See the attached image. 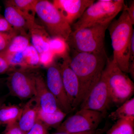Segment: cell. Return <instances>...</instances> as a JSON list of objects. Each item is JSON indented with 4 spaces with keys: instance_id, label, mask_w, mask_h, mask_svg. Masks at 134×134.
Instances as JSON below:
<instances>
[{
    "instance_id": "obj_23",
    "label": "cell",
    "mask_w": 134,
    "mask_h": 134,
    "mask_svg": "<svg viewBox=\"0 0 134 134\" xmlns=\"http://www.w3.org/2000/svg\"><path fill=\"white\" fill-rule=\"evenodd\" d=\"M23 56L26 69L36 68L40 65L39 54L31 44L23 52Z\"/></svg>"
},
{
    "instance_id": "obj_3",
    "label": "cell",
    "mask_w": 134,
    "mask_h": 134,
    "mask_svg": "<svg viewBox=\"0 0 134 134\" xmlns=\"http://www.w3.org/2000/svg\"><path fill=\"white\" fill-rule=\"evenodd\" d=\"M125 6L123 0H99L87 8L73 24V31L99 25H109Z\"/></svg>"
},
{
    "instance_id": "obj_20",
    "label": "cell",
    "mask_w": 134,
    "mask_h": 134,
    "mask_svg": "<svg viewBox=\"0 0 134 134\" xmlns=\"http://www.w3.org/2000/svg\"><path fill=\"white\" fill-rule=\"evenodd\" d=\"M113 121L124 119H134V98H130L118 107L108 115Z\"/></svg>"
},
{
    "instance_id": "obj_16",
    "label": "cell",
    "mask_w": 134,
    "mask_h": 134,
    "mask_svg": "<svg viewBox=\"0 0 134 134\" xmlns=\"http://www.w3.org/2000/svg\"><path fill=\"white\" fill-rule=\"evenodd\" d=\"M32 46L39 54L49 50L51 37L44 26L34 23L29 30Z\"/></svg>"
},
{
    "instance_id": "obj_32",
    "label": "cell",
    "mask_w": 134,
    "mask_h": 134,
    "mask_svg": "<svg viewBox=\"0 0 134 134\" xmlns=\"http://www.w3.org/2000/svg\"><path fill=\"white\" fill-rule=\"evenodd\" d=\"M103 129H97L92 131L87 132H78V133H66V132H57L53 134H101L104 132Z\"/></svg>"
},
{
    "instance_id": "obj_10",
    "label": "cell",
    "mask_w": 134,
    "mask_h": 134,
    "mask_svg": "<svg viewBox=\"0 0 134 134\" xmlns=\"http://www.w3.org/2000/svg\"><path fill=\"white\" fill-rule=\"evenodd\" d=\"M46 82L61 110L67 114L74 110L70 103L63 86L59 66L53 64L48 67Z\"/></svg>"
},
{
    "instance_id": "obj_14",
    "label": "cell",
    "mask_w": 134,
    "mask_h": 134,
    "mask_svg": "<svg viewBox=\"0 0 134 134\" xmlns=\"http://www.w3.org/2000/svg\"><path fill=\"white\" fill-rule=\"evenodd\" d=\"M4 17L12 28L21 34L26 35L35 23V18L25 14L13 5L5 2Z\"/></svg>"
},
{
    "instance_id": "obj_31",
    "label": "cell",
    "mask_w": 134,
    "mask_h": 134,
    "mask_svg": "<svg viewBox=\"0 0 134 134\" xmlns=\"http://www.w3.org/2000/svg\"><path fill=\"white\" fill-rule=\"evenodd\" d=\"M124 9L126 10L128 15L130 19V21L132 24H134V1H132L130 2L129 7L125 6Z\"/></svg>"
},
{
    "instance_id": "obj_30",
    "label": "cell",
    "mask_w": 134,
    "mask_h": 134,
    "mask_svg": "<svg viewBox=\"0 0 134 134\" xmlns=\"http://www.w3.org/2000/svg\"><path fill=\"white\" fill-rule=\"evenodd\" d=\"M12 71V69L7 61L0 56V74Z\"/></svg>"
},
{
    "instance_id": "obj_11",
    "label": "cell",
    "mask_w": 134,
    "mask_h": 134,
    "mask_svg": "<svg viewBox=\"0 0 134 134\" xmlns=\"http://www.w3.org/2000/svg\"><path fill=\"white\" fill-rule=\"evenodd\" d=\"M93 0H54L52 3L63 18L72 24L82 15Z\"/></svg>"
},
{
    "instance_id": "obj_21",
    "label": "cell",
    "mask_w": 134,
    "mask_h": 134,
    "mask_svg": "<svg viewBox=\"0 0 134 134\" xmlns=\"http://www.w3.org/2000/svg\"><path fill=\"white\" fill-rule=\"evenodd\" d=\"M106 134H134V119L118 120Z\"/></svg>"
},
{
    "instance_id": "obj_6",
    "label": "cell",
    "mask_w": 134,
    "mask_h": 134,
    "mask_svg": "<svg viewBox=\"0 0 134 134\" xmlns=\"http://www.w3.org/2000/svg\"><path fill=\"white\" fill-rule=\"evenodd\" d=\"M36 14L51 37L59 38L67 41L72 28L52 3L46 0L38 1L36 5Z\"/></svg>"
},
{
    "instance_id": "obj_2",
    "label": "cell",
    "mask_w": 134,
    "mask_h": 134,
    "mask_svg": "<svg viewBox=\"0 0 134 134\" xmlns=\"http://www.w3.org/2000/svg\"><path fill=\"white\" fill-rule=\"evenodd\" d=\"M133 25L126 10L123 9L119 18L113 20L107 28L113 50V60L126 74L128 73Z\"/></svg>"
},
{
    "instance_id": "obj_12",
    "label": "cell",
    "mask_w": 134,
    "mask_h": 134,
    "mask_svg": "<svg viewBox=\"0 0 134 134\" xmlns=\"http://www.w3.org/2000/svg\"><path fill=\"white\" fill-rule=\"evenodd\" d=\"M69 59L68 58L64 59L59 67L65 91L70 103L74 109L78 106L80 85L77 76L70 66Z\"/></svg>"
},
{
    "instance_id": "obj_22",
    "label": "cell",
    "mask_w": 134,
    "mask_h": 134,
    "mask_svg": "<svg viewBox=\"0 0 134 134\" xmlns=\"http://www.w3.org/2000/svg\"><path fill=\"white\" fill-rule=\"evenodd\" d=\"M5 1L29 16L35 18L38 0H10Z\"/></svg>"
},
{
    "instance_id": "obj_5",
    "label": "cell",
    "mask_w": 134,
    "mask_h": 134,
    "mask_svg": "<svg viewBox=\"0 0 134 134\" xmlns=\"http://www.w3.org/2000/svg\"><path fill=\"white\" fill-rule=\"evenodd\" d=\"M103 76L107 84L112 104L120 106L131 98L134 92L133 82L113 58H108Z\"/></svg>"
},
{
    "instance_id": "obj_27",
    "label": "cell",
    "mask_w": 134,
    "mask_h": 134,
    "mask_svg": "<svg viewBox=\"0 0 134 134\" xmlns=\"http://www.w3.org/2000/svg\"><path fill=\"white\" fill-rule=\"evenodd\" d=\"M48 129L42 122L37 120L31 129L26 134H48Z\"/></svg>"
},
{
    "instance_id": "obj_34",
    "label": "cell",
    "mask_w": 134,
    "mask_h": 134,
    "mask_svg": "<svg viewBox=\"0 0 134 134\" xmlns=\"http://www.w3.org/2000/svg\"><path fill=\"white\" fill-rule=\"evenodd\" d=\"M128 73L130 74L132 79H134V61L130 62L129 66Z\"/></svg>"
},
{
    "instance_id": "obj_15",
    "label": "cell",
    "mask_w": 134,
    "mask_h": 134,
    "mask_svg": "<svg viewBox=\"0 0 134 134\" xmlns=\"http://www.w3.org/2000/svg\"><path fill=\"white\" fill-rule=\"evenodd\" d=\"M38 108L34 96L23 107L21 115L18 123L20 129L26 134L37 121Z\"/></svg>"
},
{
    "instance_id": "obj_9",
    "label": "cell",
    "mask_w": 134,
    "mask_h": 134,
    "mask_svg": "<svg viewBox=\"0 0 134 134\" xmlns=\"http://www.w3.org/2000/svg\"><path fill=\"white\" fill-rule=\"evenodd\" d=\"M112 104L107 84L102 75L99 81L93 87L80 105V109L93 110L105 115Z\"/></svg>"
},
{
    "instance_id": "obj_1",
    "label": "cell",
    "mask_w": 134,
    "mask_h": 134,
    "mask_svg": "<svg viewBox=\"0 0 134 134\" xmlns=\"http://www.w3.org/2000/svg\"><path fill=\"white\" fill-rule=\"evenodd\" d=\"M73 51L69 62L80 85L79 106L100 80L108 58L106 53L94 54Z\"/></svg>"
},
{
    "instance_id": "obj_17",
    "label": "cell",
    "mask_w": 134,
    "mask_h": 134,
    "mask_svg": "<svg viewBox=\"0 0 134 134\" xmlns=\"http://www.w3.org/2000/svg\"><path fill=\"white\" fill-rule=\"evenodd\" d=\"M23 107L4 103L0 107V125H6L18 122L23 110Z\"/></svg>"
},
{
    "instance_id": "obj_33",
    "label": "cell",
    "mask_w": 134,
    "mask_h": 134,
    "mask_svg": "<svg viewBox=\"0 0 134 134\" xmlns=\"http://www.w3.org/2000/svg\"><path fill=\"white\" fill-rule=\"evenodd\" d=\"M134 61V32L131 38L130 47L129 63Z\"/></svg>"
},
{
    "instance_id": "obj_19",
    "label": "cell",
    "mask_w": 134,
    "mask_h": 134,
    "mask_svg": "<svg viewBox=\"0 0 134 134\" xmlns=\"http://www.w3.org/2000/svg\"><path fill=\"white\" fill-rule=\"evenodd\" d=\"M30 44V40L27 36L18 34L12 39L7 49L0 53V56L6 59L16 54L23 52Z\"/></svg>"
},
{
    "instance_id": "obj_24",
    "label": "cell",
    "mask_w": 134,
    "mask_h": 134,
    "mask_svg": "<svg viewBox=\"0 0 134 134\" xmlns=\"http://www.w3.org/2000/svg\"><path fill=\"white\" fill-rule=\"evenodd\" d=\"M68 46L66 41L59 38H51L49 42V50L54 55L64 59L68 58Z\"/></svg>"
},
{
    "instance_id": "obj_29",
    "label": "cell",
    "mask_w": 134,
    "mask_h": 134,
    "mask_svg": "<svg viewBox=\"0 0 134 134\" xmlns=\"http://www.w3.org/2000/svg\"><path fill=\"white\" fill-rule=\"evenodd\" d=\"M14 30L4 16L0 14V32L11 31Z\"/></svg>"
},
{
    "instance_id": "obj_35",
    "label": "cell",
    "mask_w": 134,
    "mask_h": 134,
    "mask_svg": "<svg viewBox=\"0 0 134 134\" xmlns=\"http://www.w3.org/2000/svg\"><path fill=\"white\" fill-rule=\"evenodd\" d=\"M5 100L4 98H0V107L3 104H4Z\"/></svg>"
},
{
    "instance_id": "obj_18",
    "label": "cell",
    "mask_w": 134,
    "mask_h": 134,
    "mask_svg": "<svg viewBox=\"0 0 134 134\" xmlns=\"http://www.w3.org/2000/svg\"><path fill=\"white\" fill-rule=\"evenodd\" d=\"M67 114L60 109L54 112L46 113L38 107L37 120L48 129L52 127L57 128L62 123Z\"/></svg>"
},
{
    "instance_id": "obj_25",
    "label": "cell",
    "mask_w": 134,
    "mask_h": 134,
    "mask_svg": "<svg viewBox=\"0 0 134 134\" xmlns=\"http://www.w3.org/2000/svg\"><path fill=\"white\" fill-rule=\"evenodd\" d=\"M16 30L11 31L0 32V53L6 50L15 36L18 35Z\"/></svg>"
},
{
    "instance_id": "obj_26",
    "label": "cell",
    "mask_w": 134,
    "mask_h": 134,
    "mask_svg": "<svg viewBox=\"0 0 134 134\" xmlns=\"http://www.w3.org/2000/svg\"><path fill=\"white\" fill-rule=\"evenodd\" d=\"M40 62V65L45 68L48 67L53 65L55 55L50 50L39 54Z\"/></svg>"
},
{
    "instance_id": "obj_4",
    "label": "cell",
    "mask_w": 134,
    "mask_h": 134,
    "mask_svg": "<svg viewBox=\"0 0 134 134\" xmlns=\"http://www.w3.org/2000/svg\"><path fill=\"white\" fill-rule=\"evenodd\" d=\"M109 25H94L73 31L66 42L72 50L78 52L105 53V37Z\"/></svg>"
},
{
    "instance_id": "obj_13",
    "label": "cell",
    "mask_w": 134,
    "mask_h": 134,
    "mask_svg": "<svg viewBox=\"0 0 134 134\" xmlns=\"http://www.w3.org/2000/svg\"><path fill=\"white\" fill-rule=\"evenodd\" d=\"M35 101L39 108L43 111L53 113L60 109L56 99L49 91L45 80L41 75H35Z\"/></svg>"
},
{
    "instance_id": "obj_28",
    "label": "cell",
    "mask_w": 134,
    "mask_h": 134,
    "mask_svg": "<svg viewBox=\"0 0 134 134\" xmlns=\"http://www.w3.org/2000/svg\"><path fill=\"white\" fill-rule=\"evenodd\" d=\"M2 134H26L19 127L18 122L6 125Z\"/></svg>"
},
{
    "instance_id": "obj_8",
    "label": "cell",
    "mask_w": 134,
    "mask_h": 134,
    "mask_svg": "<svg viewBox=\"0 0 134 134\" xmlns=\"http://www.w3.org/2000/svg\"><path fill=\"white\" fill-rule=\"evenodd\" d=\"M7 85L12 96L21 99H30L35 96V75L26 69L14 70L8 75Z\"/></svg>"
},
{
    "instance_id": "obj_7",
    "label": "cell",
    "mask_w": 134,
    "mask_h": 134,
    "mask_svg": "<svg viewBox=\"0 0 134 134\" xmlns=\"http://www.w3.org/2000/svg\"><path fill=\"white\" fill-rule=\"evenodd\" d=\"M105 115L93 110L81 109L56 128L57 132L78 133L98 129Z\"/></svg>"
}]
</instances>
